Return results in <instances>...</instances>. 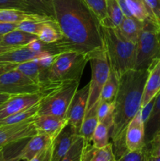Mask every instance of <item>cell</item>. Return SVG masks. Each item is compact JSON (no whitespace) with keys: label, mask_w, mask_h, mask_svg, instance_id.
<instances>
[{"label":"cell","mask_w":160,"mask_h":161,"mask_svg":"<svg viewBox=\"0 0 160 161\" xmlns=\"http://www.w3.org/2000/svg\"><path fill=\"white\" fill-rule=\"evenodd\" d=\"M18 64H0V75L4 74L5 72L16 69Z\"/></svg>","instance_id":"obj_44"},{"label":"cell","mask_w":160,"mask_h":161,"mask_svg":"<svg viewBox=\"0 0 160 161\" xmlns=\"http://www.w3.org/2000/svg\"><path fill=\"white\" fill-rule=\"evenodd\" d=\"M39 105H40V102L39 103L35 104V105H32L30 108H27V109L22 110V111L19 112V113L11 115V116L2 119V120H0V126L17 124V123L23 122V121L26 120V119L34 117V116L37 115L39 108Z\"/></svg>","instance_id":"obj_28"},{"label":"cell","mask_w":160,"mask_h":161,"mask_svg":"<svg viewBox=\"0 0 160 161\" xmlns=\"http://www.w3.org/2000/svg\"><path fill=\"white\" fill-rule=\"evenodd\" d=\"M142 27L143 21L137 20L135 17H128L124 16L118 28L121 34L127 40L137 44Z\"/></svg>","instance_id":"obj_21"},{"label":"cell","mask_w":160,"mask_h":161,"mask_svg":"<svg viewBox=\"0 0 160 161\" xmlns=\"http://www.w3.org/2000/svg\"><path fill=\"white\" fill-rule=\"evenodd\" d=\"M38 38L45 43H53L62 39V33L56 20L45 24L38 35Z\"/></svg>","instance_id":"obj_26"},{"label":"cell","mask_w":160,"mask_h":161,"mask_svg":"<svg viewBox=\"0 0 160 161\" xmlns=\"http://www.w3.org/2000/svg\"><path fill=\"white\" fill-rule=\"evenodd\" d=\"M42 97L40 92L10 96L0 105V120L39 103Z\"/></svg>","instance_id":"obj_11"},{"label":"cell","mask_w":160,"mask_h":161,"mask_svg":"<svg viewBox=\"0 0 160 161\" xmlns=\"http://www.w3.org/2000/svg\"><path fill=\"white\" fill-rule=\"evenodd\" d=\"M98 103L93 106L90 109L86 112L84 119L82 123L81 127L79 130V136L83 138L85 141V145L90 144L92 142V137L93 132L98 124V117H97V108Z\"/></svg>","instance_id":"obj_19"},{"label":"cell","mask_w":160,"mask_h":161,"mask_svg":"<svg viewBox=\"0 0 160 161\" xmlns=\"http://www.w3.org/2000/svg\"><path fill=\"white\" fill-rule=\"evenodd\" d=\"M53 20H55V19L53 18V17H48V16H43L41 18L35 19V20H24V21L20 22L18 24V28L17 29L35 35V36H38V35L39 34L44 25Z\"/></svg>","instance_id":"obj_29"},{"label":"cell","mask_w":160,"mask_h":161,"mask_svg":"<svg viewBox=\"0 0 160 161\" xmlns=\"http://www.w3.org/2000/svg\"><path fill=\"white\" fill-rule=\"evenodd\" d=\"M125 2L133 17L141 21H144L147 19H152L156 21L145 0H125Z\"/></svg>","instance_id":"obj_25"},{"label":"cell","mask_w":160,"mask_h":161,"mask_svg":"<svg viewBox=\"0 0 160 161\" xmlns=\"http://www.w3.org/2000/svg\"><path fill=\"white\" fill-rule=\"evenodd\" d=\"M17 47H9V46H1L0 45V54L1 53H5L6 51H9V50H13V49L17 48Z\"/></svg>","instance_id":"obj_45"},{"label":"cell","mask_w":160,"mask_h":161,"mask_svg":"<svg viewBox=\"0 0 160 161\" xmlns=\"http://www.w3.org/2000/svg\"><path fill=\"white\" fill-rule=\"evenodd\" d=\"M81 161H116L111 142L102 148H97L93 144L85 145L82 153Z\"/></svg>","instance_id":"obj_18"},{"label":"cell","mask_w":160,"mask_h":161,"mask_svg":"<svg viewBox=\"0 0 160 161\" xmlns=\"http://www.w3.org/2000/svg\"><path fill=\"white\" fill-rule=\"evenodd\" d=\"M160 61V25L152 19L143 21L137 42L136 65L134 69H152Z\"/></svg>","instance_id":"obj_6"},{"label":"cell","mask_w":160,"mask_h":161,"mask_svg":"<svg viewBox=\"0 0 160 161\" xmlns=\"http://www.w3.org/2000/svg\"><path fill=\"white\" fill-rule=\"evenodd\" d=\"M21 160V157H20V154L18 155H14L11 156V157H7L6 159H5L3 161H20Z\"/></svg>","instance_id":"obj_46"},{"label":"cell","mask_w":160,"mask_h":161,"mask_svg":"<svg viewBox=\"0 0 160 161\" xmlns=\"http://www.w3.org/2000/svg\"><path fill=\"white\" fill-rule=\"evenodd\" d=\"M148 73L147 69H131L119 79L110 135L116 160L128 152L125 146V130L130 121L141 110L143 91Z\"/></svg>","instance_id":"obj_2"},{"label":"cell","mask_w":160,"mask_h":161,"mask_svg":"<svg viewBox=\"0 0 160 161\" xmlns=\"http://www.w3.org/2000/svg\"><path fill=\"white\" fill-rule=\"evenodd\" d=\"M52 154H53V143L45 149L41 151L29 161H51Z\"/></svg>","instance_id":"obj_39"},{"label":"cell","mask_w":160,"mask_h":161,"mask_svg":"<svg viewBox=\"0 0 160 161\" xmlns=\"http://www.w3.org/2000/svg\"><path fill=\"white\" fill-rule=\"evenodd\" d=\"M33 122L37 133L45 134L53 140L67 124L66 118L53 115H36Z\"/></svg>","instance_id":"obj_14"},{"label":"cell","mask_w":160,"mask_h":161,"mask_svg":"<svg viewBox=\"0 0 160 161\" xmlns=\"http://www.w3.org/2000/svg\"><path fill=\"white\" fill-rule=\"evenodd\" d=\"M3 36H1V35H0V45H1L2 40H3Z\"/></svg>","instance_id":"obj_50"},{"label":"cell","mask_w":160,"mask_h":161,"mask_svg":"<svg viewBox=\"0 0 160 161\" xmlns=\"http://www.w3.org/2000/svg\"><path fill=\"white\" fill-rule=\"evenodd\" d=\"M89 93V83H88L83 88L76 91L66 113L65 118L67 123L74 126L78 131L86 114Z\"/></svg>","instance_id":"obj_10"},{"label":"cell","mask_w":160,"mask_h":161,"mask_svg":"<svg viewBox=\"0 0 160 161\" xmlns=\"http://www.w3.org/2000/svg\"><path fill=\"white\" fill-rule=\"evenodd\" d=\"M148 161H160V156L159 157H152V156H149Z\"/></svg>","instance_id":"obj_49"},{"label":"cell","mask_w":160,"mask_h":161,"mask_svg":"<svg viewBox=\"0 0 160 161\" xmlns=\"http://www.w3.org/2000/svg\"><path fill=\"white\" fill-rule=\"evenodd\" d=\"M85 146V141L81 136L78 137L70 150L61 161H81L82 153Z\"/></svg>","instance_id":"obj_34"},{"label":"cell","mask_w":160,"mask_h":161,"mask_svg":"<svg viewBox=\"0 0 160 161\" xmlns=\"http://www.w3.org/2000/svg\"><path fill=\"white\" fill-rule=\"evenodd\" d=\"M38 36L21 30L16 29L10 31L3 36L1 46H9V47H25L37 39Z\"/></svg>","instance_id":"obj_24"},{"label":"cell","mask_w":160,"mask_h":161,"mask_svg":"<svg viewBox=\"0 0 160 161\" xmlns=\"http://www.w3.org/2000/svg\"><path fill=\"white\" fill-rule=\"evenodd\" d=\"M159 130H158V131H159Z\"/></svg>","instance_id":"obj_51"},{"label":"cell","mask_w":160,"mask_h":161,"mask_svg":"<svg viewBox=\"0 0 160 161\" xmlns=\"http://www.w3.org/2000/svg\"><path fill=\"white\" fill-rule=\"evenodd\" d=\"M53 140L45 134L37 133L31 137L20 153L22 160L29 161L38 153L52 145Z\"/></svg>","instance_id":"obj_16"},{"label":"cell","mask_w":160,"mask_h":161,"mask_svg":"<svg viewBox=\"0 0 160 161\" xmlns=\"http://www.w3.org/2000/svg\"><path fill=\"white\" fill-rule=\"evenodd\" d=\"M7 155H6V153H5L3 148H1V149H0V161H3L5 159L7 158Z\"/></svg>","instance_id":"obj_48"},{"label":"cell","mask_w":160,"mask_h":161,"mask_svg":"<svg viewBox=\"0 0 160 161\" xmlns=\"http://www.w3.org/2000/svg\"><path fill=\"white\" fill-rule=\"evenodd\" d=\"M88 9L94 14L99 22H101L107 16V0H82Z\"/></svg>","instance_id":"obj_31"},{"label":"cell","mask_w":160,"mask_h":161,"mask_svg":"<svg viewBox=\"0 0 160 161\" xmlns=\"http://www.w3.org/2000/svg\"><path fill=\"white\" fill-rule=\"evenodd\" d=\"M155 97L154 99H152V100L149 103H147L145 106L141 108V118H142L143 121H144V123L147 121V118H148L149 115H150L151 112H152V108H153L154 103H155Z\"/></svg>","instance_id":"obj_42"},{"label":"cell","mask_w":160,"mask_h":161,"mask_svg":"<svg viewBox=\"0 0 160 161\" xmlns=\"http://www.w3.org/2000/svg\"><path fill=\"white\" fill-rule=\"evenodd\" d=\"M17 9L38 14L24 0H0V9Z\"/></svg>","instance_id":"obj_36"},{"label":"cell","mask_w":160,"mask_h":161,"mask_svg":"<svg viewBox=\"0 0 160 161\" xmlns=\"http://www.w3.org/2000/svg\"><path fill=\"white\" fill-rule=\"evenodd\" d=\"M100 31L110 67L119 79L125 72L135 69L137 44L127 40L118 28L100 25Z\"/></svg>","instance_id":"obj_3"},{"label":"cell","mask_w":160,"mask_h":161,"mask_svg":"<svg viewBox=\"0 0 160 161\" xmlns=\"http://www.w3.org/2000/svg\"><path fill=\"white\" fill-rule=\"evenodd\" d=\"M117 2L118 3H119V6H120L121 9H122V13H123L124 16L128 17H133V15H132V14L130 13V11L129 10L125 0H117Z\"/></svg>","instance_id":"obj_43"},{"label":"cell","mask_w":160,"mask_h":161,"mask_svg":"<svg viewBox=\"0 0 160 161\" xmlns=\"http://www.w3.org/2000/svg\"><path fill=\"white\" fill-rule=\"evenodd\" d=\"M113 126V114L97 124L92 137V144L97 148L106 146L110 142V135Z\"/></svg>","instance_id":"obj_20"},{"label":"cell","mask_w":160,"mask_h":161,"mask_svg":"<svg viewBox=\"0 0 160 161\" xmlns=\"http://www.w3.org/2000/svg\"><path fill=\"white\" fill-rule=\"evenodd\" d=\"M55 20L62 39L55 42L61 52H79L86 55L103 50L100 25L82 0H53Z\"/></svg>","instance_id":"obj_1"},{"label":"cell","mask_w":160,"mask_h":161,"mask_svg":"<svg viewBox=\"0 0 160 161\" xmlns=\"http://www.w3.org/2000/svg\"><path fill=\"white\" fill-rule=\"evenodd\" d=\"M155 20L160 25V0H145Z\"/></svg>","instance_id":"obj_40"},{"label":"cell","mask_w":160,"mask_h":161,"mask_svg":"<svg viewBox=\"0 0 160 161\" xmlns=\"http://www.w3.org/2000/svg\"><path fill=\"white\" fill-rule=\"evenodd\" d=\"M119 88V78L111 69L109 76L104 85L99 102H114Z\"/></svg>","instance_id":"obj_27"},{"label":"cell","mask_w":160,"mask_h":161,"mask_svg":"<svg viewBox=\"0 0 160 161\" xmlns=\"http://www.w3.org/2000/svg\"><path fill=\"white\" fill-rule=\"evenodd\" d=\"M125 138L128 151L138 150L146 146L144 122L141 118V110L127 126Z\"/></svg>","instance_id":"obj_13"},{"label":"cell","mask_w":160,"mask_h":161,"mask_svg":"<svg viewBox=\"0 0 160 161\" xmlns=\"http://www.w3.org/2000/svg\"><path fill=\"white\" fill-rule=\"evenodd\" d=\"M38 14L55 19L53 0H24Z\"/></svg>","instance_id":"obj_32"},{"label":"cell","mask_w":160,"mask_h":161,"mask_svg":"<svg viewBox=\"0 0 160 161\" xmlns=\"http://www.w3.org/2000/svg\"><path fill=\"white\" fill-rule=\"evenodd\" d=\"M160 92V61L149 69V73L143 91L141 108L155 98Z\"/></svg>","instance_id":"obj_17"},{"label":"cell","mask_w":160,"mask_h":161,"mask_svg":"<svg viewBox=\"0 0 160 161\" xmlns=\"http://www.w3.org/2000/svg\"><path fill=\"white\" fill-rule=\"evenodd\" d=\"M40 90L39 85L16 69L0 75V93L12 96L35 94L40 92Z\"/></svg>","instance_id":"obj_8"},{"label":"cell","mask_w":160,"mask_h":161,"mask_svg":"<svg viewBox=\"0 0 160 161\" xmlns=\"http://www.w3.org/2000/svg\"><path fill=\"white\" fill-rule=\"evenodd\" d=\"M16 69L31 79L35 83L38 85L40 84V69L35 59L18 64Z\"/></svg>","instance_id":"obj_30"},{"label":"cell","mask_w":160,"mask_h":161,"mask_svg":"<svg viewBox=\"0 0 160 161\" xmlns=\"http://www.w3.org/2000/svg\"><path fill=\"white\" fill-rule=\"evenodd\" d=\"M146 145L149 146V156L152 157H159L160 156V130L157 132L153 138Z\"/></svg>","instance_id":"obj_38"},{"label":"cell","mask_w":160,"mask_h":161,"mask_svg":"<svg viewBox=\"0 0 160 161\" xmlns=\"http://www.w3.org/2000/svg\"><path fill=\"white\" fill-rule=\"evenodd\" d=\"M107 16L112 22L115 28H118L124 17V14L117 0H107Z\"/></svg>","instance_id":"obj_33"},{"label":"cell","mask_w":160,"mask_h":161,"mask_svg":"<svg viewBox=\"0 0 160 161\" xmlns=\"http://www.w3.org/2000/svg\"><path fill=\"white\" fill-rule=\"evenodd\" d=\"M11 95L7 94H3V93H0V105L3 103V102H6L7 99H9V97Z\"/></svg>","instance_id":"obj_47"},{"label":"cell","mask_w":160,"mask_h":161,"mask_svg":"<svg viewBox=\"0 0 160 161\" xmlns=\"http://www.w3.org/2000/svg\"><path fill=\"white\" fill-rule=\"evenodd\" d=\"M45 15L17 9H0V22L3 23H20L24 20H35Z\"/></svg>","instance_id":"obj_23"},{"label":"cell","mask_w":160,"mask_h":161,"mask_svg":"<svg viewBox=\"0 0 160 161\" xmlns=\"http://www.w3.org/2000/svg\"><path fill=\"white\" fill-rule=\"evenodd\" d=\"M144 130L146 144L160 130V92L155 97L152 112L144 123Z\"/></svg>","instance_id":"obj_22"},{"label":"cell","mask_w":160,"mask_h":161,"mask_svg":"<svg viewBox=\"0 0 160 161\" xmlns=\"http://www.w3.org/2000/svg\"><path fill=\"white\" fill-rule=\"evenodd\" d=\"M34 117L17 124L0 126V149L36 135Z\"/></svg>","instance_id":"obj_9"},{"label":"cell","mask_w":160,"mask_h":161,"mask_svg":"<svg viewBox=\"0 0 160 161\" xmlns=\"http://www.w3.org/2000/svg\"><path fill=\"white\" fill-rule=\"evenodd\" d=\"M91 67V80L86 111L98 103L104 85L109 76L111 67L104 49L96 50L88 55Z\"/></svg>","instance_id":"obj_7"},{"label":"cell","mask_w":160,"mask_h":161,"mask_svg":"<svg viewBox=\"0 0 160 161\" xmlns=\"http://www.w3.org/2000/svg\"><path fill=\"white\" fill-rule=\"evenodd\" d=\"M79 83V81H68L41 84L40 93L42 97L37 115H53L65 118Z\"/></svg>","instance_id":"obj_4"},{"label":"cell","mask_w":160,"mask_h":161,"mask_svg":"<svg viewBox=\"0 0 160 161\" xmlns=\"http://www.w3.org/2000/svg\"><path fill=\"white\" fill-rule=\"evenodd\" d=\"M19 23H3L0 22V35L4 36L18 28Z\"/></svg>","instance_id":"obj_41"},{"label":"cell","mask_w":160,"mask_h":161,"mask_svg":"<svg viewBox=\"0 0 160 161\" xmlns=\"http://www.w3.org/2000/svg\"><path fill=\"white\" fill-rule=\"evenodd\" d=\"M149 153L147 146L141 149L134 151H128L125 154L117 159L116 161H148Z\"/></svg>","instance_id":"obj_35"},{"label":"cell","mask_w":160,"mask_h":161,"mask_svg":"<svg viewBox=\"0 0 160 161\" xmlns=\"http://www.w3.org/2000/svg\"><path fill=\"white\" fill-rule=\"evenodd\" d=\"M114 110L115 101L114 102H99L98 108H97V117H98L99 122L112 115Z\"/></svg>","instance_id":"obj_37"},{"label":"cell","mask_w":160,"mask_h":161,"mask_svg":"<svg viewBox=\"0 0 160 161\" xmlns=\"http://www.w3.org/2000/svg\"><path fill=\"white\" fill-rule=\"evenodd\" d=\"M79 137V131L67 123L53 141L51 161H61Z\"/></svg>","instance_id":"obj_12"},{"label":"cell","mask_w":160,"mask_h":161,"mask_svg":"<svg viewBox=\"0 0 160 161\" xmlns=\"http://www.w3.org/2000/svg\"><path fill=\"white\" fill-rule=\"evenodd\" d=\"M87 62H89L88 57L84 53L73 50L61 52L56 54L47 72L45 80L41 84L68 81L80 82Z\"/></svg>","instance_id":"obj_5"},{"label":"cell","mask_w":160,"mask_h":161,"mask_svg":"<svg viewBox=\"0 0 160 161\" xmlns=\"http://www.w3.org/2000/svg\"><path fill=\"white\" fill-rule=\"evenodd\" d=\"M47 52L33 51L26 47H20L0 54V64H20L40 58Z\"/></svg>","instance_id":"obj_15"}]
</instances>
